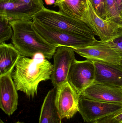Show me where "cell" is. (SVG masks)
<instances>
[{
    "label": "cell",
    "mask_w": 122,
    "mask_h": 123,
    "mask_svg": "<svg viewBox=\"0 0 122 123\" xmlns=\"http://www.w3.org/2000/svg\"><path fill=\"white\" fill-rule=\"evenodd\" d=\"M33 19L46 26L69 34L95 38L94 31L86 23L45 7Z\"/></svg>",
    "instance_id": "3957f363"
},
{
    "label": "cell",
    "mask_w": 122,
    "mask_h": 123,
    "mask_svg": "<svg viewBox=\"0 0 122 123\" xmlns=\"http://www.w3.org/2000/svg\"><path fill=\"white\" fill-rule=\"evenodd\" d=\"M120 65H121V66H122V63H121V64H120Z\"/></svg>",
    "instance_id": "f546056e"
},
{
    "label": "cell",
    "mask_w": 122,
    "mask_h": 123,
    "mask_svg": "<svg viewBox=\"0 0 122 123\" xmlns=\"http://www.w3.org/2000/svg\"><path fill=\"white\" fill-rule=\"evenodd\" d=\"M44 1L47 5L49 6L54 4L56 2L55 0H44Z\"/></svg>",
    "instance_id": "d4e9b609"
},
{
    "label": "cell",
    "mask_w": 122,
    "mask_h": 123,
    "mask_svg": "<svg viewBox=\"0 0 122 123\" xmlns=\"http://www.w3.org/2000/svg\"><path fill=\"white\" fill-rule=\"evenodd\" d=\"M14 70L0 75V107L8 116L17 109L18 95L12 77Z\"/></svg>",
    "instance_id": "7c38bea8"
},
{
    "label": "cell",
    "mask_w": 122,
    "mask_h": 123,
    "mask_svg": "<svg viewBox=\"0 0 122 123\" xmlns=\"http://www.w3.org/2000/svg\"><path fill=\"white\" fill-rule=\"evenodd\" d=\"M107 19L121 26L122 18L114 0H106Z\"/></svg>",
    "instance_id": "ac0fdd59"
},
{
    "label": "cell",
    "mask_w": 122,
    "mask_h": 123,
    "mask_svg": "<svg viewBox=\"0 0 122 123\" xmlns=\"http://www.w3.org/2000/svg\"><path fill=\"white\" fill-rule=\"evenodd\" d=\"M114 0L115 2L117 8L120 15H121L122 11V0Z\"/></svg>",
    "instance_id": "603a6c76"
},
{
    "label": "cell",
    "mask_w": 122,
    "mask_h": 123,
    "mask_svg": "<svg viewBox=\"0 0 122 123\" xmlns=\"http://www.w3.org/2000/svg\"><path fill=\"white\" fill-rule=\"evenodd\" d=\"M10 24L13 31L12 44L22 56L32 58L37 53H41L47 59L52 58L57 47L47 42L39 34L33 21H12Z\"/></svg>",
    "instance_id": "7a4b0ae2"
},
{
    "label": "cell",
    "mask_w": 122,
    "mask_h": 123,
    "mask_svg": "<svg viewBox=\"0 0 122 123\" xmlns=\"http://www.w3.org/2000/svg\"><path fill=\"white\" fill-rule=\"evenodd\" d=\"M93 123H122L117 121L114 115L109 116L95 121Z\"/></svg>",
    "instance_id": "7402d4cb"
},
{
    "label": "cell",
    "mask_w": 122,
    "mask_h": 123,
    "mask_svg": "<svg viewBox=\"0 0 122 123\" xmlns=\"http://www.w3.org/2000/svg\"><path fill=\"white\" fill-rule=\"evenodd\" d=\"M95 11L102 18L106 20V0H91Z\"/></svg>",
    "instance_id": "ffe728a7"
},
{
    "label": "cell",
    "mask_w": 122,
    "mask_h": 123,
    "mask_svg": "<svg viewBox=\"0 0 122 123\" xmlns=\"http://www.w3.org/2000/svg\"><path fill=\"white\" fill-rule=\"evenodd\" d=\"M87 25L95 35L102 42H108L117 37L120 32L119 25L110 20L102 18L95 11L91 3L88 0Z\"/></svg>",
    "instance_id": "8fae6325"
},
{
    "label": "cell",
    "mask_w": 122,
    "mask_h": 123,
    "mask_svg": "<svg viewBox=\"0 0 122 123\" xmlns=\"http://www.w3.org/2000/svg\"><path fill=\"white\" fill-rule=\"evenodd\" d=\"M95 69L94 83L122 88V66L93 62Z\"/></svg>",
    "instance_id": "5bb4252c"
},
{
    "label": "cell",
    "mask_w": 122,
    "mask_h": 123,
    "mask_svg": "<svg viewBox=\"0 0 122 123\" xmlns=\"http://www.w3.org/2000/svg\"><path fill=\"white\" fill-rule=\"evenodd\" d=\"M53 57V69L51 79L54 87L57 88L68 82L70 68L76 59L74 49L64 46L58 47Z\"/></svg>",
    "instance_id": "ba28073f"
},
{
    "label": "cell",
    "mask_w": 122,
    "mask_h": 123,
    "mask_svg": "<svg viewBox=\"0 0 122 123\" xmlns=\"http://www.w3.org/2000/svg\"><path fill=\"white\" fill-rule=\"evenodd\" d=\"M34 27L49 44L56 47L64 46L80 48L88 45L96 39L79 37L60 31L46 26L33 19Z\"/></svg>",
    "instance_id": "5b68a950"
},
{
    "label": "cell",
    "mask_w": 122,
    "mask_h": 123,
    "mask_svg": "<svg viewBox=\"0 0 122 123\" xmlns=\"http://www.w3.org/2000/svg\"><path fill=\"white\" fill-rule=\"evenodd\" d=\"M53 69V64L41 53L32 58L21 56L12 72V79L18 91L33 98L39 83L51 79Z\"/></svg>",
    "instance_id": "6da1fadb"
},
{
    "label": "cell",
    "mask_w": 122,
    "mask_h": 123,
    "mask_svg": "<svg viewBox=\"0 0 122 123\" xmlns=\"http://www.w3.org/2000/svg\"><path fill=\"white\" fill-rule=\"evenodd\" d=\"M114 116L117 121L122 123V110L114 115Z\"/></svg>",
    "instance_id": "cb8c5ba5"
},
{
    "label": "cell",
    "mask_w": 122,
    "mask_h": 123,
    "mask_svg": "<svg viewBox=\"0 0 122 123\" xmlns=\"http://www.w3.org/2000/svg\"><path fill=\"white\" fill-rule=\"evenodd\" d=\"M0 123H4V122H3V121H2V120H0Z\"/></svg>",
    "instance_id": "4316f807"
},
{
    "label": "cell",
    "mask_w": 122,
    "mask_h": 123,
    "mask_svg": "<svg viewBox=\"0 0 122 123\" xmlns=\"http://www.w3.org/2000/svg\"><path fill=\"white\" fill-rule=\"evenodd\" d=\"M112 48L117 50L122 54V31L116 37L108 42H104Z\"/></svg>",
    "instance_id": "44dd1931"
},
{
    "label": "cell",
    "mask_w": 122,
    "mask_h": 123,
    "mask_svg": "<svg viewBox=\"0 0 122 123\" xmlns=\"http://www.w3.org/2000/svg\"><path fill=\"white\" fill-rule=\"evenodd\" d=\"M44 7L43 0H5L0 1V16L9 22L33 20Z\"/></svg>",
    "instance_id": "277c9868"
},
{
    "label": "cell",
    "mask_w": 122,
    "mask_h": 123,
    "mask_svg": "<svg viewBox=\"0 0 122 123\" xmlns=\"http://www.w3.org/2000/svg\"><path fill=\"white\" fill-rule=\"evenodd\" d=\"M120 31H122V24H121V26H120Z\"/></svg>",
    "instance_id": "484cf974"
},
{
    "label": "cell",
    "mask_w": 122,
    "mask_h": 123,
    "mask_svg": "<svg viewBox=\"0 0 122 123\" xmlns=\"http://www.w3.org/2000/svg\"><path fill=\"white\" fill-rule=\"evenodd\" d=\"M13 34V31L9 21L0 16V44L11 38Z\"/></svg>",
    "instance_id": "d6986e66"
},
{
    "label": "cell",
    "mask_w": 122,
    "mask_h": 123,
    "mask_svg": "<svg viewBox=\"0 0 122 123\" xmlns=\"http://www.w3.org/2000/svg\"><path fill=\"white\" fill-rule=\"evenodd\" d=\"M80 96L96 101L122 103V88L93 82Z\"/></svg>",
    "instance_id": "4fadbf2b"
},
{
    "label": "cell",
    "mask_w": 122,
    "mask_h": 123,
    "mask_svg": "<svg viewBox=\"0 0 122 123\" xmlns=\"http://www.w3.org/2000/svg\"><path fill=\"white\" fill-rule=\"evenodd\" d=\"M73 49L80 56L93 62L120 65L122 61L121 53L101 40L96 39L86 46Z\"/></svg>",
    "instance_id": "8992f818"
},
{
    "label": "cell",
    "mask_w": 122,
    "mask_h": 123,
    "mask_svg": "<svg viewBox=\"0 0 122 123\" xmlns=\"http://www.w3.org/2000/svg\"><path fill=\"white\" fill-rule=\"evenodd\" d=\"M122 110V103L105 102L80 97L79 112L85 123H93L102 118L114 115Z\"/></svg>",
    "instance_id": "52a82bcc"
},
{
    "label": "cell",
    "mask_w": 122,
    "mask_h": 123,
    "mask_svg": "<svg viewBox=\"0 0 122 123\" xmlns=\"http://www.w3.org/2000/svg\"><path fill=\"white\" fill-rule=\"evenodd\" d=\"M56 88L55 105L61 118H72L79 112L80 95L68 82Z\"/></svg>",
    "instance_id": "30bf717a"
},
{
    "label": "cell",
    "mask_w": 122,
    "mask_h": 123,
    "mask_svg": "<svg viewBox=\"0 0 122 123\" xmlns=\"http://www.w3.org/2000/svg\"><path fill=\"white\" fill-rule=\"evenodd\" d=\"M5 0H0V1H4Z\"/></svg>",
    "instance_id": "4dcf8cb0"
},
{
    "label": "cell",
    "mask_w": 122,
    "mask_h": 123,
    "mask_svg": "<svg viewBox=\"0 0 122 123\" xmlns=\"http://www.w3.org/2000/svg\"><path fill=\"white\" fill-rule=\"evenodd\" d=\"M95 78V67L93 62L87 59L83 61L76 60L70 68L68 82L80 95L84 90L93 84Z\"/></svg>",
    "instance_id": "9c48e42d"
},
{
    "label": "cell",
    "mask_w": 122,
    "mask_h": 123,
    "mask_svg": "<svg viewBox=\"0 0 122 123\" xmlns=\"http://www.w3.org/2000/svg\"><path fill=\"white\" fill-rule=\"evenodd\" d=\"M21 56L13 45L5 42L0 44V75L14 70Z\"/></svg>",
    "instance_id": "e0dca14e"
},
{
    "label": "cell",
    "mask_w": 122,
    "mask_h": 123,
    "mask_svg": "<svg viewBox=\"0 0 122 123\" xmlns=\"http://www.w3.org/2000/svg\"><path fill=\"white\" fill-rule=\"evenodd\" d=\"M20 123V122H17V123Z\"/></svg>",
    "instance_id": "83f0119b"
},
{
    "label": "cell",
    "mask_w": 122,
    "mask_h": 123,
    "mask_svg": "<svg viewBox=\"0 0 122 123\" xmlns=\"http://www.w3.org/2000/svg\"><path fill=\"white\" fill-rule=\"evenodd\" d=\"M88 0H56L54 5L58 7L61 13L87 24Z\"/></svg>",
    "instance_id": "9a60e30c"
},
{
    "label": "cell",
    "mask_w": 122,
    "mask_h": 123,
    "mask_svg": "<svg viewBox=\"0 0 122 123\" xmlns=\"http://www.w3.org/2000/svg\"><path fill=\"white\" fill-rule=\"evenodd\" d=\"M57 88L49 91L42 106L39 123H62L61 118L55 105Z\"/></svg>",
    "instance_id": "2e32d148"
},
{
    "label": "cell",
    "mask_w": 122,
    "mask_h": 123,
    "mask_svg": "<svg viewBox=\"0 0 122 123\" xmlns=\"http://www.w3.org/2000/svg\"><path fill=\"white\" fill-rule=\"evenodd\" d=\"M121 17H122V13H121Z\"/></svg>",
    "instance_id": "f1b7e54d"
}]
</instances>
